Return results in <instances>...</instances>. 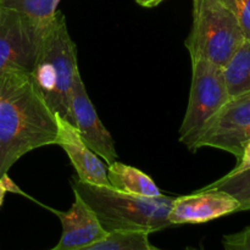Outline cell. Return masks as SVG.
Listing matches in <instances>:
<instances>
[{
	"label": "cell",
	"mask_w": 250,
	"mask_h": 250,
	"mask_svg": "<svg viewBox=\"0 0 250 250\" xmlns=\"http://www.w3.org/2000/svg\"><path fill=\"white\" fill-rule=\"evenodd\" d=\"M137 4H139L141 6H144V7H154L156 6V5L160 4L161 1H164V0H136Z\"/></svg>",
	"instance_id": "20"
},
{
	"label": "cell",
	"mask_w": 250,
	"mask_h": 250,
	"mask_svg": "<svg viewBox=\"0 0 250 250\" xmlns=\"http://www.w3.org/2000/svg\"><path fill=\"white\" fill-rule=\"evenodd\" d=\"M6 193H7V189H6V186H5L4 177H0V207H1L2 203H4L5 194H6Z\"/></svg>",
	"instance_id": "21"
},
{
	"label": "cell",
	"mask_w": 250,
	"mask_h": 250,
	"mask_svg": "<svg viewBox=\"0 0 250 250\" xmlns=\"http://www.w3.org/2000/svg\"><path fill=\"white\" fill-rule=\"evenodd\" d=\"M29 75L53 114L70 121L71 93L80 70L76 44L59 10L44 32Z\"/></svg>",
	"instance_id": "3"
},
{
	"label": "cell",
	"mask_w": 250,
	"mask_h": 250,
	"mask_svg": "<svg viewBox=\"0 0 250 250\" xmlns=\"http://www.w3.org/2000/svg\"><path fill=\"white\" fill-rule=\"evenodd\" d=\"M229 98L250 93V42L244 41L222 67Z\"/></svg>",
	"instance_id": "13"
},
{
	"label": "cell",
	"mask_w": 250,
	"mask_h": 250,
	"mask_svg": "<svg viewBox=\"0 0 250 250\" xmlns=\"http://www.w3.org/2000/svg\"><path fill=\"white\" fill-rule=\"evenodd\" d=\"M61 0H0V7L29 17L41 23H49L58 12Z\"/></svg>",
	"instance_id": "15"
},
{
	"label": "cell",
	"mask_w": 250,
	"mask_h": 250,
	"mask_svg": "<svg viewBox=\"0 0 250 250\" xmlns=\"http://www.w3.org/2000/svg\"><path fill=\"white\" fill-rule=\"evenodd\" d=\"M107 178L114 189L127 194L148 198L163 194L156 183L146 173L119 161H114L107 165Z\"/></svg>",
	"instance_id": "12"
},
{
	"label": "cell",
	"mask_w": 250,
	"mask_h": 250,
	"mask_svg": "<svg viewBox=\"0 0 250 250\" xmlns=\"http://www.w3.org/2000/svg\"><path fill=\"white\" fill-rule=\"evenodd\" d=\"M73 194H77L97 215L110 232H153L171 227L168 220L173 198L161 194L148 198L127 194L107 186L89 185L72 178Z\"/></svg>",
	"instance_id": "2"
},
{
	"label": "cell",
	"mask_w": 250,
	"mask_h": 250,
	"mask_svg": "<svg viewBox=\"0 0 250 250\" xmlns=\"http://www.w3.org/2000/svg\"><path fill=\"white\" fill-rule=\"evenodd\" d=\"M248 168H250V141L244 146L241 156L239 159H237L236 167L229 171V173H238L244 170H248Z\"/></svg>",
	"instance_id": "19"
},
{
	"label": "cell",
	"mask_w": 250,
	"mask_h": 250,
	"mask_svg": "<svg viewBox=\"0 0 250 250\" xmlns=\"http://www.w3.org/2000/svg\"><path fill=\"white\" fill-rule=\"evenodd\" d=\"M48 24L0 7V73L31 72Z\"/></svg>",
	"instance_id": "6"
},
{
	"label": "cell",
	"mask_w": 250,
	"mask_h": 250,
	"mask_svg": "<svg viewBox=\"0 0 250 250\" xmlns=\"http://www.w3.org/2000/svg\"><path fill=\"white\" fill-rule=\"evenodd\" d=\"M185 250H203V249H195V248H192V247H188V248H186Z\"/></svg>",
	"instance_id": "22"
},
{
	"label": "cell",
	"mask_w": 250,
	"mask_h": 250,
	"mask_svg": "<svg viewBox=\"0 0 250 250\" xmlns=\"http://www.w3.org/2000/svg\"><path fill=\"white\" fill-rule=\"evenodd\" d=\"M204 188L222 190L241 204V211L250 210V168L238 173L229 172Z\"/></svg>",
	"instance_id": "16"
},
{
	"label": "cell",
	"mask_w": 250,
	"mask_h": 250,
	"mask_svg": "<svg viewBox=\"0 0 250 250\" xmlns=\"http://www.w3.org/2000/svg\"><path fill=\"white\" fill-rule=\"evenodd\" d=\"M58 126L29 72L0 73V177L17 160L56 142Z\"/></svg>",
	"instance_id": "1"
},
{
	"label": "cell",
	"mask_w": 250,
	"mask_h": 250,
	"mask_svg": "<svg viewBox=\"0 0 250 250\" xmlns=\"http://www.w3.org/2000/svg\"><path fill=\"white\" fill-rule=\"evenodd\" d=\"M238 20L246 41L250 42V0H220Z\"/></svg>",
	"instance_id": "17"
},
{
	"label": "cell",
	"mask_w": 250,
	"mask_h": 250,
	"mask_svg": "<svg viewBox=\"0 0 250 250\" xmlns=\"http://www.w3.org/2000/svg\"><path fill=\"white\" fill-rule=\"evenodd\" d=\"M48 209L59 217L62 227L60 241L51 250H80L106 237L107 232L97 215L77 194H75V202L66 211Z\"/></svg>",
	"instance_id": "11"
},
{
	"label": "cell",
	"mask_w": 250,
	"mask_h": 250,
	"mask_svg": "<svg viewBox=\"0 0 250 250\" xmlns=\"http://www.w3.org/2000/svg\"><path fill=\"white\" fill-rule=\"evenodd\" d=\"M50 250H51V249H50Z\"/></svg>",
	"instance_id": "23"
},
{
	"label": "cell",
	"mask_w": 250,
	"mask_h": 250,
	"mask_svg": "<svg viewBox=\"0 0 250 250\" xmlns=\"http://www.w3.org/2000/svg\"><path fill=\"white\" fill-rule=\"evenodd\" d=\"M192 60V81L180 142L190 151L212 117L229 100L222 68L203 59Z\"/></svg>",
	"instance_id": "5"
},
{
	"label": "cell",
	"mask_w": 250,
	"mask_h": 250,
	"mask_svg": "<svg viewBox=\"0 0 250 250\" xmlns=\"http://www.w3.org/2000/svg\"><path fill=\"white\" fill-rule=\"evenodd\" d=\"M241 211L232 195L217 189H205L173 198L168 220L171 225H198Z\"/></svg>",
	"instance_id": "9"
},
{
	"label": "cell",
	"mask_w": 250,
	"mask_h": 250,
	"mask_svg": "<svg viewBox=\"0 0 250 250\" xmlns=\"http://www.w3.org/2000/svg\"><path fill=\"white\" fill-rule=\"evenodd\" d=\"M250 141V93L229 98V102L208 124L193 146L198 149L215 148L239 159L244 146Z\"/></svg>",
	"instance_id": "7"
},
{
	"label": "cell",
	"mask_w": 250,
	"mask_h": 250,
	"mask_svg": "<svg viewBox=\"0 0 250 250\" xmlns=\"http://www.w3.org/2000/svg\"><path fill=\"white\" fill-rule=\"evenodd\" d=\"M55 121L58 126L55 144L68 156L78 180L89 185L111 187L107 178V166L83 142L76 127L56 114Z\"/></svg>",
	"instance_id": "10"
},
{
	"label": "cell",
	"mask_w": 250,
	"mask_h": 250,
	"mask_svg": "<svg viewBox=\"0 0 250 250\" xmlns=\"http://www.w3.org/2000/svg\"><path fill=\"white\" fill-rule=\"evenodd\" d=\"M224 250H250V226L222 238Z\"/></svg>",
	"instance_id": "18"
},
{
	"label": "cell",
	"mask_w": 250,
	"mask_h": 250,
	"mask_svg": "<svg viewBox=\"0 0 250 250\" xmlns=\"http://www.w3.org/2000/svg\"><path fill=\"white\" fill-rule=\"evenodd\" d=\"M244 41L238 20L220 0H193V23L185 43L190 59L222 68Z\"/></svg>",
	"instance_id": "4"
},
{
	"label": "cell",
	"mask_w": 250,
	"mask_h": 250,
	"mask_svg": "<svg viewBox=\"0 0 250 250\" xmlns=\"http://www.w3.org/2000/svg\"><path fill=\"white\" fill-rule=\"evenodd\" d=\"M80 250H164L151 244L146 232H110L100 241Z\"/></svg>",
	"instance_id": "14"
},
{
	"label": "cell",
	"mask_w": 250,
	"mask_h": 250,
	"mask_svg": "<svg viewBox=\"0 0 250 250\" xmlns=\"http://www.w3.org/2000/svg\"><path fill=\"white\" fill-rule=\"evenodd\" d=\"M70 124L76 127L85 144L109 164L117 161L114 139L100 121L94 105L92 104L81 73L77 76L71 93Z\"/></svg>",
	"instance_id": "8"
}]
</instances>
